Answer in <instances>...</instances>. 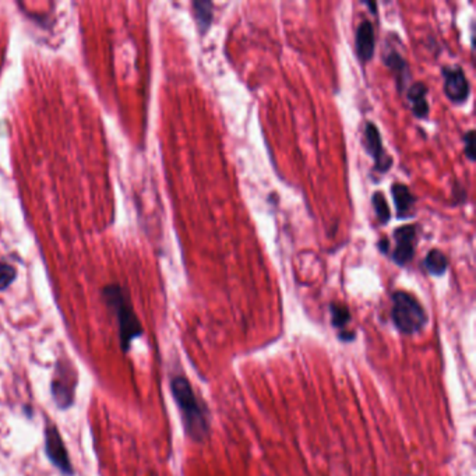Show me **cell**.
Instances as JSON below:
<instances>
[{
	"label": "cell",
	"mask_w": 476,
	"mask_h": 476,
	"mask_svg": "<svg viewBox=\"0 0 476 476\" xmlns=\"http://www.w3.org/2000/svg\"><path fill=\"white\" fill-rule=\"evenodd\" d=\"M171 390L182 414L187 436L194 442H204L209 438L210 430L207 409L197 398L190 381L183 376H175L171 381Z\"/></svg>",
	"instance_id": "cell-1"
},
{
	"label": "cell",
	"mask_w": 476,
	"mask_h": 476,
	"mask_svg": "<svg viewBox=\"0 0 476 476\" xmlns=\"http://www.w3.org/2000/svg\"><path fill=\"white\" fill-rule=\"evenodd\" d=\"M102 296L108 307L116 316L121 346L123 352H128L132 341L143 334V327L133 310L128 292L121 285L110 284L102 289Z\"/></svg>",
	"instance_id": "cell-2"
},
{
	"label": "cell",
	"mask_w": 476,
	"mask_h": 476,
	"mask_svg": "<svg viewBox=\"0 0 476 476\" xmlns=\"http://www.w3.org/2000/svg\"><path fill=\"white\" fill-rule=\"evenodd\" d=\"M391 319L403 334L412 335L423 330L427 323V314L416 298L408 292L396 291L392 295Z\"/></svg>",
	"instance_id": "cell-3"
},
{
	"label": "cell",
	"mask_w": 476,
	"mask_h": 476,
	"mask_svg": "<svg viewBox=\"0 0 476 476\" xmlns=\"http://www.w3.org/2000/svg\"><path fill=\"white\" fill-rule=\"evenodd\" d=\"M75 383H77V376H75V372L71 369L70 364L59 362L56 365V372L52 381V394L56 404L62 409L71 405L74 398Z\"/></svg>",
	"instance_id": "cell-4"
},
{
	"label": "cell",
	"mask_w": 476,
	"mask_h": 476,
	"mask_svg": "<svg viewBox=\"0 0 476 476\" xmlns=\"http://www.w3.org/2000/svg\"><path fill=\"white\" fill-rule=\"evenodd\" d=\"M45 451L56 468H59L64 475H73L71 462L62 436L58 427L51 423L45 427Z\"/></svg>",
	"instance_id": "cell-5"
},
{
	"label": "cell",
	"mask_w": 476,
	"mask_h": 476,
	"mask_svg": "<svg viewBox=\"0 0 476 476\" xmlns=\"http://www.w3.org/2000/svg\"><path fill=\"white\" fill-rule=\"evenodd\" d=\"M364 145L369 155L374 160V169L384 174L387 172L392 165V158L385 152L381 141L380 132L376 125L372 122L366 123L365 133H364Z\"/></svg>",
	"instance_id": "cell-6"
},
{
	"label": "cell",
	"mask_w": 476,
	"mask_h": 476,
	"mask_svg": "<svg viewBox=\"0 0 476 476\" xmlns=\"http://www.w3.org/2000/svg\"><path fill=\"white\" fill-rule=\"evenodd\" d=\"M444 77V93L447 98L455 104H462L468 99L471 87L466 75L460 66H447L442 70Z\"/></svg>",
	"instance_id": "cell-7"
},
{
	"label": "cell",
	"mask_w": 476,
	"mask_h": 476,
	"mask_svg": "<svg viewBox=\"0 0 476 476\" xmlns=\"http://www.w3.org/2000/svg\"><path fill=\"white\" fill-rule=\"evenodd\" d=\"M395 250L392 253V260L398 265H405L412 260L415 253V239H416V226L404 225L394 232Z\"/></svg>",
	"instance_id": "cell-8"
},
{
	"label": "cell",
	"mask_w": 476,
	"mask_h": 476,
	"mask_svg": "<svg viewBox=\"0 0 476 476\" xmlns=\"http://www.w3.org/2000/svg\"><path fill=\"white\" fill-rule=\"evenodd\" d=\"M355 48H356V53H358L362 62H369L374 56L376 38H374V28L370 21L365 20L358 27L356 38H355Z\"/></svg>",
	"instance_id": "cell-9"
},
{
	"label": "cell",
	"mask_w": 476,
	"mask_h": 476,
	"mask_svg": "<svg viewBox=\"0 0 476 476\" xmlns=\"http://www.w3.org/2000/svg\"><path fill=\"white\" fill-rule=\"evenodd\" d=\"M391 194L395 203L396 215L400 218H408L415 206V197L409 187L403 183H394L391 187Z\"/></svg>",
	"instance_id": "cell-10"
},
{
	"label": "cell",
	"mask_w": 476,
	"mask_h": 476,
	"mask_svg": "<svg viewBox=\"0 0 476 476\" xmlns=\"http://www.w3.org/2000/svg\"><path fill=\"white\" fill-rule=\"evenodd\" d=\"M384 62L387 67L391 70V73L395 75L398 90L403 91L409 78V67L407 60L398 52L391 51L384 56Z\"/></svg>",
	"instance_id": "cell-11"
},
{
	"label": "cell",
	"mask_w": 476,
	"mask_h": 476,
	"mask_svg": "<svg viewBox=\"0 0 476 476\" xmlns=\"http://www.w3.org/2000/svg\"><path fill=\"white\" fill-rule=\"evenodd\" d=\"M427 88L423 83H415L408 88V99L411 109L416 117H426L429 115V104L426 101Z\"/></svg>",
	"instance_id": "cell-12"
},
{
	"label": "cell",
	"mask_w": 476,
	"mask_h": 476,
	"mask_svg": "<svg viewBox=\"0 0 476 476\" xmlns=\"http://www.w3.org/2000/svg\"><path fill=\"white\" fill-rule=\"evenodd\" d=\"M193 9H194V16L197 21V27L200 29V34L204 35L213 23L214 12H213V3L207 2V0H195L193 2Z\"/></svg>",
	"instance_id": "cell-13"
},
{
	"label": "cell",
	"mask_w": 476,
	"mask_h": 476,
	"mask_svg": "<svg viewBox=\"0 0 476 476\" xmlns=\"http://www.w3.org/2000/svg\"><path fill=\"white\" fill-rule=\"evenodd\" d=\"M425 267L427 268V271H429L431 275L442 276V275L447 271L449 260H447L446 254H444L442 250H439V249H433V250H430V252L426 254Z\"/></svg>",
	"instance_id": "cell-14"
},
{
	"label": "cell",
	"mask_w": 476,
	"mask_h": 476,
	"mask_svg": "<svg viewBox=\"0 0 476 476\" xmlns=\"http://www.w3.org/2000/svg\"><path fill=\"white\" fill-rule=\"evenodd\" d=\"M331 310V322L333 326L337 329H345V326L350 322V313L346 306L341 303H333L330 306Z\"/></svg>",
	"instance_id": "cell-15"
},
{
	"label": "cell",
	"mask_w": 476,
	"mask_h": 476,
	"mask_svg": "<svg viewBox=\"0 0 476 476\" xmlns=\"http://www.w3.org/2000/svg\"><path fill=\"white\" fill-rule=\"evenodd\" d=\"M372 202H373V207H374V211H376V217L379 219V222L381 225L387 224L391 218V214H390V207L387 204V200H385V197L383 193L377 191L373 194L372 197Z\"/></svg>",
	"instance_id": "cell-16"
},
{
	"label": "cell",
	"mask_w": 476,
	"mask_h": 476,
	"mask_svg": "<svg viewBox=\"0 0 476 476\" xmlns=\"http://www.w3.org/2000/svg\"><path fill=\"white\" fill-rule=\"evenodd\" d=\"M16 274L17 271L12 264L0 263V291L8 289L13 284Z\"/></svg>",
	"instance_id": "cell-17"
},
{
	"label": "cell",
	"mask_w": 476,
	"mask_h": 476,
	"mask_svg": "<svg viewBox=\"0 0 476 476\" xmlns=\"http://www.w3.org/2000/svg\"><path fill=\"white\" fill-rule=\"evenodd\" d=\"M464 143H465V155L468 156V160L475 161V133H473V130H469L464 136Z\"/></svg>",
	"instance_id": "cell-18"
},
{
	"label": "cell",
	"mask_w": 476,
	"mask_h": 476,
	"mask_svg": "<svg viewBox=\"0 0 476 476\" xmlns=\"http://www.w3.org/2000/svg\"><path fill=\"white\" fill-rule=\"evenodd\" d=\"M379 249L383 253H387V250H388V239H387V237H383V239L379 242Z\"/></svg>",
	"instance_id": "cell-19"
},
{
	"label": "cell",
	"mask_w": 476,
	"mask_h": 476,
	"mask_svg": "<svg viewBox=\"0 0 476 476\" xmlns=\"http://www.w3.org/2000/svg\"><path fill=\"white\" fill-rule=\"evenodd\" d=\"M366 5H368V6H370V8H372V9H373V13H376V9H377V6H376V5H374V3H370V2H368V3H366Z\"/></svg>",
	"instance_id": "cell-20"
}]
</instances>
